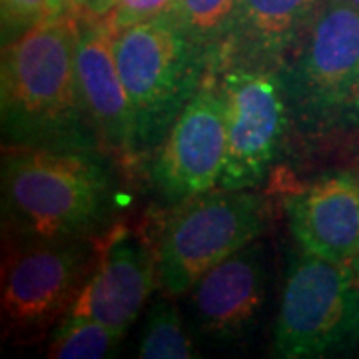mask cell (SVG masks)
I'll return each mask as SVG.
<instances>
[{
  "label": "cell",
  "instance_id": "6da1fadb",
  "mask_svg": "<svg viewBox=\"0 0 359 359\" xmlns=\"http://www.w3.org/2000/svg\"><path fill=\"white\" fill-rule=\"evenodd\" d=\"M118 194L120 180L104 150L4 146V242L102 238L114 228Z\"/></svg>",
  "mask_w": 359,
  "mask_h": 359
},
{
  "label": "cell",
  "instance_id": "7a4b0ae2",
  "mask_svg": "<svg viewBox=\"0 0 359 359\" xmlns=\"http://www.w3.org/2000/svg\"><path fill=\"white\" fill-rule=\"evenodd\" d=\"M0 128L4 146L104 150L78 82L74 16H46L2 46Z\"/></svg>",
  "mask_w": 359,
  "mask_h": 359
},
{
  "label": "cell",
  "instance_id": "3957f363",
  "mask_svg": "<svg viewBox=\"0 0 359 359\" xmlns=\"http://www.w3.org/2000/svg\"><path fill=\"white\" fill-rule=\"evenodd\" d=\"M112 40L134 118L136 156L152 154L202 86L210 56L170 14L114 30Z\"/></svg>",
  "mask_w": 359,
  "mask_h": 359
},
{
  "label": "cell",
  "instance_id": "277c9868",
  "mask_svg": "<svg viewBox=\"0 0 359 359\" xmlns=\"http://www.w3.org/2000/svg\"><path fill=\"white\" fill-rule=\"evenodd\" d=\"M278 72L297 128L311 134L341 124L359 86L358 6L321 0Z\"/></svg>",
  "mask_w": 359,
  "mask_h": 359
},
{
  "label": "cell",
  "instance_id": "5b68a950",
  "mask_svg": "<svg viewBox=\"0 0 359 359\" xmlns=\"http://www.w3.org/2000/svg\"><path fill=\"white\" fill-rule=\"evenodd\" d=\"M104 238V236H102ZM4 242L2 325L18 344H34L65 320L100 256V240Z\"/></svg>",
  "mask_w": 359,
  "mask_h": 359
},
{
  "label": "cell",
  "instance_id": "8992f818",
  "mask_svg": "<svg viewBox=\"0 0 359 359\" xmlns=\"http://www.w3.org/2000/svg\"><path fill=\"white\" fill-rule=\"evenodd\" d=\"M359 344V282L349 264L304 252L292 259L273 325L276 358L316 359Z\"/></svg>",
  "mask_w": 359,
  "mask_h": 359
},
{
  "label": "cell",
  "instance_id": "52a82bcc",
  "mask_svg": "<svg viewBox=\"0 0 359 359\" xmlns=\"http://www.w3.org/2000/svg\"><path fill=\"white\" fill-rule=\"evenodd\" d=\"M266 219V202L254 190L218 186L184 202L166 222L156 248L164 294H188L208 269L256 242Z\"/></svg>",
  "mask_w": 359,
  "mask_h": 359
},
{
  "label": "cell",
  "instance_id": "ba28073f",
  "mask_svg": "<svg viewBox=\"0 0 359 359\" xmlns=\"http://www.w3.org/2000/svg\"><path fill=\"white\" fill-rule=\"evenodd\" d=\"M228 106V152L219 188L256 190L278 162L294 124L282 76L273 68L212 66Z\"/></svg>",
  "mask_w": 359,
  "mask_h": 359
},
{
  "label": "cell",
  "instance_id": "9c48e42d",
  "mask_svg": "<svg viewBox=\"0 0 359 359\" xmlns=\"http://www.w3.org/2000/svg\"><path fill=\"white\" fill-rule=\"evenodd\" d=\"M228 152V106L210 66L200 90L154 152L150 178L168 204H184L219 186Z\"/></svg>",
  "mask_w": 359,
  "mask_h": 359
},
{
  "label": "cell",
  "instance_id": "30bf717a",
  "mask_svg": "<svg viewBox=\"0 0 359 359\" xmlns=\"http://www.w3.org/2000/svg\"><path fill=\"white\" fill-rule=\"evenodd\" d=\"M158 280V254L126 228L104 236L98 262L72 311L98 320L122 337L148 304Z\"/></svg>",
  "mask_w": 359,
  "mask_h": 359
},
{
  "label": "cell",
  "instance_id": "8fae6325",
  "mask_svg": "<svg viewBox=\"0 0 359 359\" xmlns=\"http://www.w3.org/2000/svg\"><path fill=\"white\" fill-rule=\"evenodd\" d=\"M190 311L198 332L230 344L252 332L268 295L266 252L252 242L222 259L190 287Z\"/></svg>",
  "mask_w": 359,
  "mask_h": 359
},
{
  "label": "cell",
  "instance_id": "7c38bea8",
  "mask_svg": "<svg viewBox=\"0 0 359 359\" xmlns=\"http://www.w3.org/2000/svg\"><path fill=\"white\" fill-rule=\"evenodd\" d=\"M114 28L104 18L76 16V70L82 98L106 152L136 156L134 118L114 56Z\"/></svg>",
  "mask_w": 359,
  "mask_h": 359
},
{
  "label": "cell",
  "instance_id": "4fadbf2b",
  "mask_svg": "<svg viewBox=\"0 0 359 359\" xmlns=\"http://www.w3.org/2000/svg\"><path fill=\"white\" fill-rule=\"evenodd\" d=\"M290 230L304 252L337 264L359 254V178L347 172L313 180L285 198Z\"/></svg>",
  "mask_w": 359,
  "mask_h": 359
},
{
  "label": "cell",
  "instance_id": "5bb4252c",
  "mask_svg": "<svg viewBox=\"0 0 359 359\" xmlns=\"http://www.w3.org/2000/svg\"><path fill=\"white\" fill-rule=\"evenodd\" d=\"M321 0H240L236 22L210 66L244 65L280 70Z\"/></svg>",
  "mask_w": 359,
  "mask_h": 359
},
{
  "label": "cell",
  "instance_id": "9a60e30c",
  "mask_svg": "<svg viewBox=\"0 0 359 359\" xmlns=\"http://www.w3.org/2000/svg\"><path fill=\"white\" fill-rule=\"evenodd\" d=\"M240 0H174L170 16L210 56V65L230 36Z\"/></svg>",
  "mask_w": 359,
  "mask_h": 359
},
{
  "label": "cell",
  "instance_id": "2e32d148",
  "mask_svg": "<svg viewBox=\"0 0 359 359\" xmlns=\"http://www.w3.org/2000/svg\"><path fill=\"white\" fill-rule=\"evenodd\" d=\"M122 335L94 318L70 311L50 332L46 358L102 359L112 355Z\"/></svg>",
  "mask_w": 359,
  "mask_h": 359
},
{
  "label": "cell",
  "instance_id": "e0dca14e",
  "mask_svg": "<svg viewBox=\"0 0 359 359\" xmlns=\"http://www.w3.org/2000/svg\"><path fill=\"white\" fill-rule=\"evenodd\" d=\"M140 359H192L198 358L192 337L184 327L178 306L172 295H164L148 309L146 323L142 327Z\"/></svg>",
  "mask_w": 359,
  "mask_h": 359
},
{
  "label": "cell",
  "instance_id": "ac0fdd59",
  "mask_svg": "<svg viewBox=\"0 0 359 359\" xmlns=\"http://www.w3.org/2000/svg\"><path fill=\"white\" fill-rule=\"evenodd\" d=\"M48 16V0H0L2 46L20 39Z\"/></svg>",
  "mask_w": 359,
  "mask_h": 359
},
{
  "label": "cell",
  "instance_id": "d6986e66",
  "mask_svg": "<svg viewBox=\"0 0 359 359\" xmlns=\"http://www.w3.org/2000/svg\"><path fill=\"white\" fill-rule=\"evenodd\" d=\"M174 0H112L110 25L114 30L140 25L170 13Z\"/></svg>",
  "mask_w": 359,
  "mask_h": 359
},
{
  "label": "cell",
  "instance_id": "ffe728a7",
  "mask_svg": "<svg viewBox=\"0 0 359 359\" xmlns=\"http://www.w3.org/2000/svg\"><path fill=\"white\" fill-rule=\"evenodd\" d=\"M48 16H94L110 22L112 0H48Z\"/></svg>",
  "mask_w": 359,
  "mask_h": 359
},
{
  "label": "cell",
  "instance_id": "44dd1931",
  "mask_svg": "<svg viewBox=\"0 0 359 359\" xmlns=\"http://www.w3.org/2000/svg\"><path fill=\"white\" fill-rule=\"evenodd\" d=\"M341 124L344 126H359V86L351 98V102L346 108V114L341 118Z\"/></svg>",
  "mask_w": 359,
  "mask_h": 359
},
{
  "label": "cell",
  "instance_id": "7402d4cb",
  "mask_svg": "<svg viewBox=\"0 0 359 359\" xmlns=\"http://www.w3.org/2000/svg\"><path fill=\"white\" fill-rule=\"evenodd\" d=\"M349 268H351V271H353V276L358 278V282H359V254L351 262H349Z\"/></svg>",
  "mask_w": 359,
  "mask_h": 359
},
{
  "label": "cell",
  "instance_id": "603a6c76",
  "mask_svg": "<svg viewBox=\"0 0 359 359\" xmlns=\"http://www.w3.org/2000/svg\"><path fill=\"white\" fill-rule=\"evenodd\" d=\"M347 2H351L353 6H358V8H359V0H347Z\"/></svg>",
  "mask_w": 359,
  "mask_h": 359
}]
</instances>
